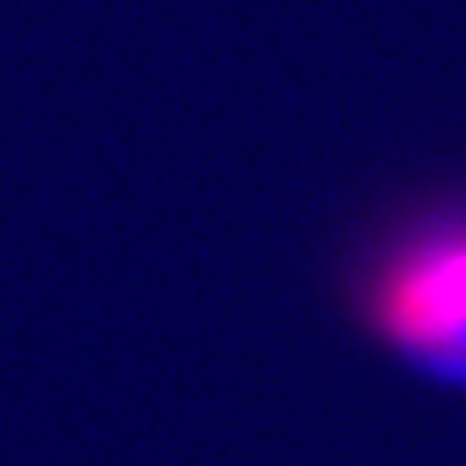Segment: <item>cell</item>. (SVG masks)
Masks as SVG:
<instances>
[{"label": "cell", "instance_id": "1", "mask_svg": "<svg viewBox=\"0 0 466 466\" xmlns=\"http://www.w3.org/2000/svg\"><path fill=\"white\" fill-rule=\"evenodd\" d=\"M360 303L401 360L466 385V205H442L397 229L364 274Z\"/></svg>", "mask_w": 466, "mask_h": 466}]
</instances>
